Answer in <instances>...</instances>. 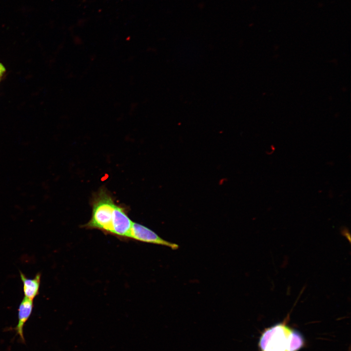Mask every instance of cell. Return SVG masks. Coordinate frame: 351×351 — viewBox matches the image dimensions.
Wrapping results in <instances>:
<instances>
[{"mask_svg": "<svg viewBox=\"0 0 351 351\" xmlns=\"http://www.w3.org/2000/svg\"><path fill=\"white\" fill-rule=\"evenodd\" d=\"M303 344V339L298 332L282 324L268 329L259 341L262 351H297Z\"/></svg>", "mask_w": 351, "mask_h": 351, "instance_id": "6da1fadb", "label": "cell"}, {"mask_svg": "<svg viewBox=\"0 0 351 351\" xmlns=\"http://www.w3.org/2000/svg\"><path fill=\"white\" fill-rule=\"evenodd\" d=\"M92 204L91 218L82 227L112 235L114 211L117 205L113 197L105 190L101 189L94 195Z\"/></svg>", "mask_w": 351, "mask_h": 351, "instance_id": "7a4b0ae2", "label": "cell"}, {"mask_svg": "<svg viewBox=\"0 0 351 351\" xmlns=\"http://www.w3.org/2000/svg\"><path fill=\"white\" fill-rule=\"evenodd\" d=\"M129 240L165 246L176 250L177 244L167 241L147 227L136 222L133 223Z\"/></svg>", "mask_w": 351, "mask_h": 351, "instance_id": "3957f363", "label": "cell"}, {"mask_svg": "<svg viewBox=\"0 0 351 351\" xmlns=\"http://www.w3.org/2000/svg\"><path fill=\"white\" fill-rule=\"evenodd\" d=\"M133 222L125 207L117 205L114 211L112 235L122 241H128Z\"/></svg>", "mask_w": 351, "mask_h": 351, "instance_id": "277c9868", "label": "cell"}, {"mask_svg": "<svg viewBox=\"0 0 351 351\" xmlns=\"http://www.w3.org/2000/svg\"><path fill=\"white\" fill-rule=\"evenodd\" d=\"M33 307V300L25 297L23 298L19 306L18 321L15 329L20 339L23 343L25 342L23 328L32 314Z\"/></svg>", "mask_w": 351, "mask_h": 351, "instance_id": "5b68a950", "label": "cell"}, {"mask_svg": "<svg viewBox=\"0 0 351 351\" xmlns=\"http://www.w3.org/2000/svg\"><path fill=\"white\" fill-rule=\"evenodd\" d=\"M20 277L23 284L24 297L33 300L39 293L41 273H39L33 278H28L20 272Z\"/></svg>", "mask_w": 351, "mask_h": 351, "instance_id": "8992f818", "label": "cell"}, {"mask_svg": "<svg viewBox=\"0 0 351 351\" xmlns=\"http://www.w3.org/2000/svg\"><path fill=\"white\" fill-rule=\"evenodd\" d=\"M5 69L0 71V79L1 77L2 76V75L5 72Z\"/></svg>", "mask_w": 351, "mask_h": 351, "instance_id": "52a82bcc", "label": "cell"}]
</instances>
